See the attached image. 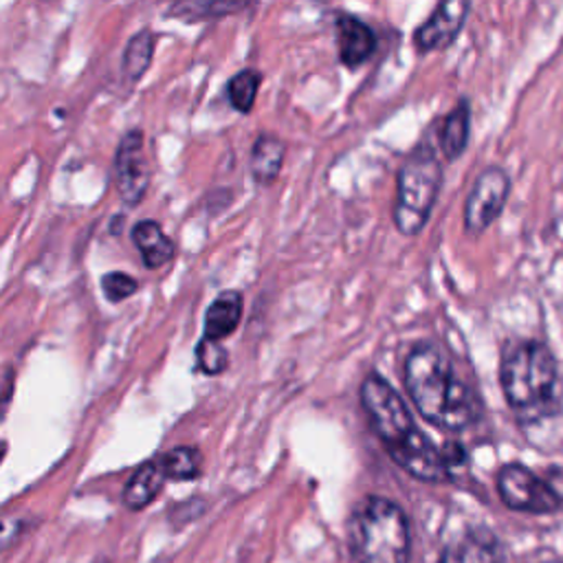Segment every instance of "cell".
I'll list each match as a JSON object with an SVG mask.
<instances>
[{
  "label": "cell",
  "instance_id": "obj_3",
  "mask_svg": "<svg viewBox=\"0 0 563 563\" xmlns=\"http://www.w3.org/2000/svg\"><path fill=\"white\" fill-rule=\"evenodd\" d=\"M404 383L421 417L445 432H462L479 417L473 389L458 376L447 353L434 344L412 348L404 366Z\"/></svg>",
  "mask_w": 563,
  "mask_h": 563
},
{
  "label": "cell",
  "instance_id": "obj_18",
  "mask_svg": "<svg viewBox=\"0 0 563 563\" xmlns=\"http://www.w3.org/2000/svg\"><path fill=\"white\" fill-rule=\"evenodd\" d=\"M158 460H161V466H164L168 479H177V482L196 479L203 471V453L190 445L175 447L168 453L158 456Z\"/></svg>",
  "mask_w": 563,
  "mask_h": 563
},
{
  "label": "cell",
  "instance_id": "obj_4",
  "mask_svg": "<svg viewBox=\"0 0 563 563\" xmlns=\"http://www.w3.org/2000/svg\"><path fill=\"white\" fill-rule=\"evenodd\" d=\"M350 563H408L412 530L406 511L383 496L363 498L348 522Z\"/></svg>",
  "mask_w": 563,
  "mask_h": 563
},
{
  "label": "cell",
  "instance_id": "obj_21",
  "mask_svg": "<svg viewBox=\"0 0 563 563\" xmlns=\"http://www.w3.org/2000/svg\"><path fill=\"white\" fill-rule=\"evenodd\" d=\"M243 10H247L245 3H185V5H175L170 14L185 21H203L209 16H222V14H233Z\"/></svg>",
  "mask_w": 563,
  "mask_h": 563
},
{
  "label": "cell",
  "instance_id": "obj_20",
  "mask_svg": "<svg viewBox=\"0 0 563 563\" xmlns=\"http://www.w3.org/2000/svg\"><path fill=\"white\" fill-rule=\"evenodd\" d=\"M196 366L203 374L216 376L222 374L229 366V353L225 350V346L220 342H212V340H201L196 346Z\"/></svg>",
  "mask_w": 563,
  "mask_h": 563
},
{
  "label": "cell",
  "instance_id": "obj_10",
  "mask_svg": "<svg viewBox=\"0 0 563 563\" xmlns=\"http://www.w3.org/2000/svg\"><path fill=\"white\" fill-rule=\"evenodd\" d=\"M438 563H504V548L491 530L471 528L445 546Z\"/></svg>",
  "mask_w": 563,
  "mask_h": 563
},
{
  "label": "cell",
  "instance_id": "obj_8",
  "mask_svg": "<svg viewBox=\"0 0 563 563\" xmlns=\"http://www.w3.org/2000/svg\"><path fill=\"white\" fill-rule=\"evenodd\" d=\"M115 175L121 201L135 207L143 201L150 188V164L143 150V132L139 128L128 130L115 154Z\"/></svg>",
  "mask_w": 563,
  "mask_h": 563
},
{
  "label": "cell",
  "instance_id": "obj_12",
  "mask_svg": "<svg viewBox=\"0 0 563 563\" xmlns=\"http://www.w3.org/2000/svg\"><path fill=\"white\" fill-rule=\"evenodd\" d=\"M166 482H168V475H166L164 466H161L158 458H152V460L139 464L124 487V494H121L124 507L128 511L148 509L158 498V494L164 491Z\"/></svg>",
  "mask_w": 563,
  "mask_h": 563
},
{
  "label": "cell",
  "instance_id": "obj_22",
  "mask_svg": "<svg viewBox=\"0 0 563 563\" xmlns=\"http://www.w3.org/2000/svg\"><path fill=\"white\" fill-rule=\"evenodd\" d=\"M102 291H104L108 302L119 304V302L132 297L139 291V282L132 276H128V273L113 271V273H106L102 278Z\"/></svg>",
  "mask_w": 563,
  "mask_h": 563
},
{
  "label": "cell",
  "instance_id": "obj_6",
  "mask_svg": "<svg viewBox=\"0 0 563 563\" xmlns=\"http://www.w3.org/2000/svg\"><path fill=\"white\" fill-rule=\"evenodd\" d=\"M498 494L511 511L548 515L561 509V496L546 479L535 475L524 464H507L498 473Z\"/></svg>",
  "mask_w": 563,
  "mask_h": 563
},
{
  "label": "cell",
  "instance_id": "obj_15",
  "mask_svg": "<svg viewBox=\"0 0 563 563\" xmlns=\"http://www.w3.org/2000/svg\"><path fill=\"white\" fill-rule=\"evenodd\" d=\"M284 141L276 135H260L254 143L252 158H249V170L256 183L271 185L278 181L282 166H284Z\"/></svg>",
  "mask_w": 563,
  "mask_h": 563
},
{
  "label": "cell",
  "instance_id": "obj_16",
  "mask_svg": "<svg viewBox=\"0 0 563 563\" xmlns=\"http://www.w3.org/2000/svg\"><path fill=\"white\" fill-rule=\"evenodd\" d=\"M469 132H471V108L469 102H460L445 119L440 126V150L445 158L456 161L466 143H469Z\"/></svg>",
  "mask_w": 563,
  "mask_h": 563
},
{
  "label": "cell",
  "instance_id": "obj_7",
  "mask_svg": "<svg viewBox=\"0 0 563 563\" xmlns=\"http://www.w3.org/2000/svg\"><path fill=\"white\" fill-rule=\"evenodd\" d=\"M511 194V179L509 175L491 166L482 170L475 179L466 203H464V227L469 233H482L489 229L502 214Z\"/></svg>",
  "mask_w": 563,
  "mask_h": 563
},
{
  "label": "cell",
  "instance_id": "obj_14",
  "mask_svg": "<svg viewBox=\"0 0 563 563\" xmlns=\"http://www.w3.org/2000/svg\"><path fill=\"white\" fill-rule=\"evenodd\" d=\"M245 299L238 291H222L205 312V340L222 342L235 333L243 319Z\"/></svg>",
  "mask_w": 563,
  "mask_h": 563
},
{
  "label": "cell",
  "instance_id": "obj_9",
  "mask_svg": "<svg viewBox=\"0 0 563 563\" xmlns=\"http://www.w3.org/2000/svg\"><path fill=\"white\" fill-rule=\"evenodd\" d=\"M471 5L464 0H447L414 31V47L419 53H432L449 47L462 31Z\"/></svg>",
  "mask_w": 563,
  "mask_h": 563
},
{
  "label": "cell",
  "instance_id": "obj_11",
  "mask_svg": "<svg viewBox=\"0 0 563 563\" xmlns=\"http://www.w3.org/2000/svg\"><path fill=\"white\" fill-rule=\"evenodd\" d=\"M337 51L344 66L359 68L374 55L376 36L357 16H342L337 18Z\"/></svg>",
  "mask_w": 563,
  "mask_h": 563
},
{
  "label": "cell",
  "instance_id": "obj_5",
  "mask_svg": "<svg viewBox=\"0 0 563 563\" xmlns=\"http://www.w3.org/2000/svg\"><path fill=\"white\" fill-rule=\"evenodd\" d=\"M443 185L440 158L427 141L419 143L398 170L394 222L400 233L417 235L430 222Z\"/></svg>",
  "mask_w": 563,
  "mask_h": 563
},
{
  "label": "cell",
  "instance_id": "obj_1",
  "mask_svg": "<svg viewBox=\"0 0 563 563\" xmlns=\"http://www.w3.org/2000/svg\"><path fill=\"white\" fill-rule=\"evenodd\" d=\"M500 383L517 425L530 443L546 449L563 445L559 372L546 344L535 340L511 344L502 355Z\"/></svg>",
  "mask_w": 563,
  "mask_h": 563
},
{
  "label": "cell",
  "instance_id": "obj_19",
  "mask_svg": "<svg viewBox=\"0 0 563 563\" xmlns=\"http://www.w3.org/2000/svg\"><path fill=\"white\" fill-rule=\"evenodd\" d=\"M260 85H263V73H258L256 68L238 71L227 85V95H229L231 106L238 113H252Z\"/></svg>",
  "mask_w": 563,
  "mask_h": 563
},
{
  "label": "cell",
  "instance_id": "obj_13",
  "mask_svg": "<svg viewBox=\"0 0 563 563\" xmlns=\"http://www.w3.org/2000/svg\"><path fill=\"white\" fill-rule=\"evenodd\" d=\"M130 238L143 258L145 269L150 271L161 269L177 256V245L172 243V238L154 220H139L132 227Z\"/></svg>",
  "mask_w": 563,
  "mask_h": 563
},
{
  "label": "cell",
  "instance_id": "obj_17",
  "mask_svg": "<svg viewBox=\"0 0 563 563\" xmlns=\"http://www.w3.org/2000/svg\"><path fill=\"white\" fill-rule=\"evenodd\" d=\"M154 47H156V36L150 29L137 31L128 40L121 57V71L128 82H139V79L145 75V71L152 64Z\"/></svg>",
  "mask_w": 563,
  "mask_h": 563
},
{
  "label": "cell",
  "instance_id": "obj_2",
  "mask_svg": "<svg viewBox=\"0 0 563 563\" xmlns=\"http://www.w3.org/2000/svg\"><path fill=\"white\" fill-rule=\"evenodd\" d=\"M359 396L370 427L400 469L430 485H440L451 477L445 451L419 430L404 396L381 374L370 372L361 383Z\"/></svg>",
  "mask_w": 563,
  "mask_h": 563
}]
</instances>
